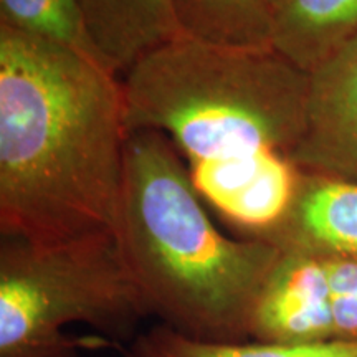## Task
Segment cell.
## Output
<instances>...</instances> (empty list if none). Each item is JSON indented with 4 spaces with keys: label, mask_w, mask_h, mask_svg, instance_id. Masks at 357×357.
Masks as SVG:
<instances>
[{
    "label": "cell",
    "mask_w": 357,
    "mask_h": 357,
    "mask_svg": "<svg viewBox=\"0 0 357 357\" xmlns=\"http://www.w3.org/2000/svg\"><path fill=\"white\" fill-rule=\"evenodd\" d=\"M128 136L114 71L0 25L2 236H116Z\"/></svg>",
    "instance_id": "obj_1"
},
{
    "label": "cell",
    "mask_w": 357,
    "mask_h": 357,
    "mask_svg": "<svg viewBox=\"0 0 357 357\" xmlns=\"http://www.w3.org/2000/svg\"><path fill=\"white\" fill-rule=\"evenodd\" d=\"M204 204L169 137L129 131L116 240L151 316L200 341H248L281 250L220 234Z\"/></svg>",
    "instance_id": "obj_2"
},
{
    "label": "cell",
    "mask_w": 357,
    "mask_h": 357,
    "mask_svg": "<svg viewBox=\"0 0 357 357\" xmlns=\"http://www.w3.org/2000/svg\"><path fill=\"white\" fill-rule=\"evenodd\" d=\"M128 131L162 132L187 167L291 155L306 124L310 73L270 50L181 37L121 79Z\"/></svg>",
    "instance_id": "obj_3"
},
{
    "label": "cell",
    "mask_w": 357,
    "mask_h": 357,
    "mask_svg": "<svg viewBox=\"0 0 357 357\" xmlns=\"http://www.w3.org/2000/svg\"><path fill=\"white\" fill-rule=\"evenodd\" d=\"M151 312L116 236L38 245L0 242V357H79L89 339L63 328L86 324L128 341Z\"/></svg>",
    "instance_id": "obj_4"
},
{
    "label": "cell",
    "mask_w": 357,
    "mask_h": 357,
    "mask_svg": "<svg viewBox=\"0 0 357 357\" xmlns=\"http://www.w3.org/2000/svg\"><path fill=\"white\" fill-rule=\"evenodd\" d=\"M289 159L306 174L357 184V38L310 73L305 132Z\"/></svg>",
    "instance_id": "obj_5"
},
{
    "label": "cell",
    "mask_w": 357,
    "mask_h": 357,
    "mask_svg": "<svg viewBox=\"0 0 357 357\" xmlns=\"http://www.w3.org/2000/svg\"><path fill=\"white\" fill-rule=\"evenodd\" d=\"M187 169L204 202L240 238H258L273 229L291 207L303 177L278 153Z\"/></svg>",
    "instance_id": "obj_6"
},
{
    "label": "cell",
    "mask_w": 357,
    "mask_h": 357,
    "mask_svg": "<svg viewBox=\"0 0 357 357\" xmlns=\"http://www.w3.org/2000/svg\"><path fill=\"white\" fill-rule=\"evenodd\" d=\"M250 339L281 346L334 341L333 296L323 258L281 250L253 306Z\"/></svg>",
    "instance_id": "obj_7"
},
{
    "label": "cell",
    "mask_w": 357,
    "mask_h": 357,
    "mask_svg": "<svg viewBox=\"0 0 357 357\" xmlns=\"http://www.w3.org/2000/svg\"><path fill=\"white\" fill-rule=\"evenodd\" d=\"M258 238L280 250L357 260V184L303 172L287 215Z\"/></svg>",
    "instance_id": "obj_8"
},
{
    "label": "cell",
    "mask_w": 357,
    "mask_h": 357,
    "mask_svg": "<svg viewBox=\"0 0 357 357\" xmlns=\"http://www.w3.org/2000/svg\"><path fill=\"white\" fill-rule=\"evenodd\" d=\"M91 38L116 75L181 37L174 0H79Z\"/></svg>",
    "instance_id": "obj_9"
},
{
    "label": "cell",
    "mask_w": 357,
    "mask_h": 357,
    "mask_svg": "<svg viewBox=\"0 0 357 357\" xmlns=\"http://www.w3.org/2000/svg\"><path fill=\"white\" fill-rule=\"evenodd\" d=\"M357 38V0H284L273 17L271 48L311 73Z\"/></svg>",
    "instance_id": "obj_10"
},
{
    "label": "cell",
    "mask_w": 357,
    "mask_h": 357,
    "mask_svg": "<svg viewBox=\"0 0 357 357\" xmlns=\"http://www.w3.org/2000/svg\"><path fill=\"white\" fill-rule=\"evenodd\" d=\"M184 37L223 47L270 50L273 17L268 0H174Z\"/></svg>",
    "instance_id": "obj_11"
},
{
    "label": "cell",
    "mask_w": 357,
    "mask_h": 357,
    "mask_svg": "<svg viewBox=\"0 0 357 357\" xmlns=\"http://www.w3.org/2000/svg\"><path fill=\"white\" fill-rule=\"evenodd\" d=\"M132 357H357V342L331 341L312 346L268 344L248 339L238 342L200 341L155 324L134 337Z\"/></svg>",
    "instance_id": "obj_12"
},
{
    "label": "cell",
    "mask_w": 357,
    "mask_h": 357,
    "mask_svg": "<svg viewBox=\"0 0 357 357\" xmlns=\"http://www.w3.org/2000/svg\"><path fill=\"white\" fill-rule=\"evenodd\" d=\"M0 25L55 43L109 68L93 42L79 0H0Z\"/></svg>",
    "instance_id": "obj_13"
},
{
    "label": "cell",
    "mask_w": 357,
    "mask_h": 357,
    "mask_svg": "<svg viewBox=\"0 0 357 357\" xmlns=\"http://www.w3.org/2000/svg\"><path fill=\"white\" fill-rule=\"evenodd\" d=\"M323 260L333 296L334 341L357 342V260Z\"/></svg>",
    "instance_id": "obj_14"
},
{
    "label": "cell",
    "mask_w": 357,
    "mask_h": 357,
    "mask_svg": "<svg viewBox=\"0 0 357 357\" xmlns=\"http://www.w3.org/2000/svg\"><path fill=\"white\" fill-rule=\"evenodd\" d=\"M268 3H270V7H271V10H273V13L278 10V8L283 6L284 3V0H268Z\"/></svg>",
    "instance_id": "obj_15"
},
{
    "label": "cell",
    "mask_w": 357,
    "mask_h": 357,
    "mask_svg": "<svg viewBox=\"0 0 357 357\" xmlns=\"http://www.w3.org/2000/svg\"><path fill=\"white\" fill-rule=\"evenodd\" d=\"M124 357H132V356H131V354H129V352L126 351V352H124Z\"/></svg>",
    "instance_id": "obj_16"
}]
</instances>
